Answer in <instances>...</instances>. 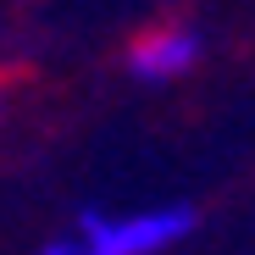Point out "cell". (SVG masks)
I'll use <instances>...</instances> for the list:
<instances>
[{
	"label": "cell",
	"instance_id": "1",
	"mask_svg": "<svg viewBox=\"0 0 255 255\" xmlns=\"http://www.w3.org/2000/svg\"><path fill=\"white\" fill-rule=\"evenodd\" d=\"M100 255H161L172 250L183 233H194V211L189 205H150V211H128V217H117V211H78V228Z\"/></svg>",
	"mask_w": 255,
	"mask_h": 255
},
{
	"label": "cell",
	"instance_id": "2",
	"mask_svg": "<svg viewBox=\"0 0 255 255\" xmlns=\"http://www.w3.org/2000/svg\"><path fill=\"white\" fill-rule=\"evenodd\" d=\"M200 50H205L200 28H189V22H161V28L139 33L133 45H128V72L144 78V83H172V78H183V72L200 61Z\"/></svg>",
	"mask_w": 255,
	"mask_h": 255
},
{
	"label": "cell",
	"instance_id": "3",
	"mask_svg": "<svg viewBox=\"0 0 255 255\" xmlns=\"http://www.w3.org/2000/svg\"><path fill=\"white\" fill-rule=\"evenodd\" d=\"M39 255H100V250L83 239V233H61V239H50L45 250H39Z\"/></svg>",
	"mask_w": 255,
	"mask_h": 255
}]
</instances>
